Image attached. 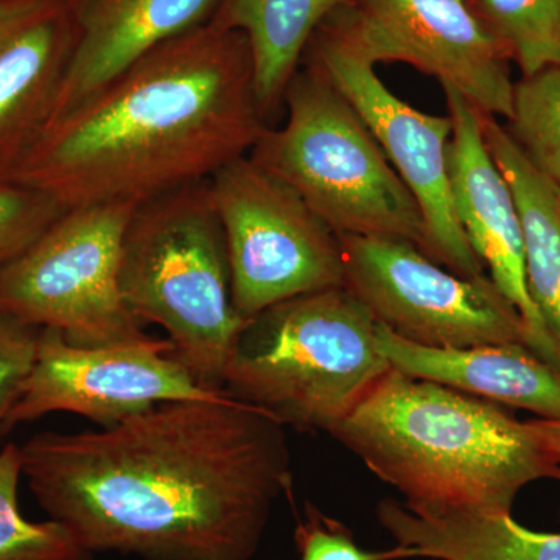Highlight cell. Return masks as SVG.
<instances>
[{
    "label": "cell",
    "mask_w": 560,
    "mask_h": 560,
    "mask_svg": "<svg viewBox=\"0 0 560 560\" xmlns=\"http://www.w3.org/2000/svg\"><path fill=\"white\" fill-rule=\"evenodd\" d=\"M66 3L75 38L50 124L151 50L208 24L221 0H66Z\"/></svg>",
    "instance_id": "obj_15"
},
{
    "label": "cell",
    "mask_w": 560,
    "mask_h": 560,
    "mask_svg": "<svg viewBox=\"0 0 560 560\" xmlns=\"http://www.w3.org/2000/svg\"><path fill=\"white\" fill-rule=\"evenodd\" d=\"M348 98L394 171L418 201L427 230L425 256L460 278L485 276L471 250L455 208L448 183L447 149L452 120L420 113L383 84L375 66L359 57L326 24L313 33L304 55Z\"/></svg>",
    "instance_id": "obj_12"
},
{
    "label": "cell",
    "mask_w": 560,
    "mask_h": 560,
    "mask_svg": "<svg viewBox=\"0 0 560 560\" xmlns=\"http://www.w3.org/2000/svg\"><path fill=\"white\" fill-rule=\"evenodd\" d=\"M120 293L140 320L161 326L176 360L206 388L224 371L248 320L235 311L226 238L209 179L140 202L121 245Z\"/></svg>",
    "instance_id": "obj_4"
},
{
    "label": "cell",
    "mask_w": 560,
    "mask_h": 560,
    "mask_svg": "<svg viewBox=\"0 0 560 560\" xmlns=\"http://www.w3.org/2000/svg\"><path fill=\"white\" fill-rule=\"evenodd\" d=\"M348 0H221L213 24L242 32L253 55L257 101L271 124L313 33Z\"/></svg>",
    "instance_id": "obj_19"
},
{
    "label": "cell",
    "mask_w": 560,
    "mask_h": 560,
    "mask_svg": "<svg viewBox=\"0 0 560 560\" xmlns=\"http://www.w3.org/2000/svg\"><path fill=\"white\" fill-rule=\"evenodd\" d=\"M377 345L394 371L469 396L560 420V371L525 345L427 348L377 323Z\"/></svg>",
    "instance_id": "obj_16"
},
{
    "label": "cell",
    "mask_w": 560,
    "mask_h": 560,
    "mask_svg": "<svg viewBox=\"0 0 560 560\" xmlns=\"http://www.w3.org/2000/svg\"><path fill=\"white\" fill-rule=\"evenodd\" d=\"M300 560H404L410 559L401 547L388 551H368L357 544L352 530L337 518L323 514L312 503H305L304 517L294 529Z\"/></svg>",
    "instance_id": "obj_24"
},
{
    "label": "cell",
    "mask_w": 560,
    "mask_h": 560,
    "mask_svg": "<svg viewBox=\"0 0 560 560\" xmlns=\"http://www.w3.org/2000/svg\"><path fill=\"white\" fill-rule=\"evenodd\" d=\"M375 515L410 559L560 560V533L526 528L512 515L420 511L394 499H383Z\"/></svg>",
    "instance_id": "obj_17"
},
{
    "label": "cell",
    "mask_w": 560,
    "mask_h": 560,
    "mask_svg": "<svg viewBox=\"0 0 560 560\" xmlns=\"http://www.w3.org/2000/svg\"><path fill=\"white\" fill-rule=\"evenodd\" d=\"M389 371L377 320L340 287L280 302L248 320L223 390L282 425L329 434Z\"/></svg>",
    "instance_id": "obj_5"
},
{
    "label": "cell",
    "mask_w": 560,
    "mask_h": 560,
    "mask_svg": "<svg viewBox=\"0 0 560 560\" xmlns=\"http://www.w3.org/2000/svg\"><path fill=\"white\" fill-rule=\"evenodd\" d=\"M39 327L0 312V433L35 361Z\"/></svg>",
    "instance_id": "obj_25"
},
{
    "label": "cell",
    "mask_w": 560,
    "mask_h": 560,
    "mask_svg": "<svg viewBox=\"0 0 560 560\" xmlns=\"http://www.w3.org/2000/svg\"><path fill=\"white\" fill-rule=\"evenodd\" d=\"M209 187L226 238L232 300L243 319L345 287L340 235L285 183L243 156L213 173Z\"/></svg>",
    "instance_id": "obj_8"
},
{
    "label": "cell",
    "mask_w": 560,
    "mask_h": 560,
    "mask_svg": "<svg viewBox=\"0 0 560 560\" xmlns=\"http://www.w3.org/2000/svg\"><path fill=\"white\" fill-rule=\"evenodd\" d=\"M230 394L206 388L176 360L168 340L77 346L61 331L40 329L35 361L2 433L50 412H73L110 427L173 401H217Z\"/></svg>",
    "instance_id": "obj_10"
},
{
    "label": "cell",
    "mask_w": 560,
    "mask_h": 560,
    "mask_svg": "<svg viewBox=\"0 0 560 560\" xmlns=\"http://www.w3.org/2000/svg\"><path fill=\"white\" fill-rule=\"evenodd\" d=\"M480 120L486 145L517 201L530 300L560 355V189L526 161L497 117L480 113Z\"/></svg>",
    "instance_id": "obj_18"
},
{
    "label": "cell",
    "mask_w": 560,
    "mask_h": 560,
    "mask_svg": "<svg viewBox=\"0 0 560 560\" xmlns=\"http://www.w3.org/2000/svg\"><path fill=\"white\" fill-rule=\"evenodd\" d=\"M533 423L536 425V429L544 434L545 440L548 441L552 452L556 453V456H558L560 460V420L536 419L533 420Z\"/></svg>",
    "instance_id": "obj_26"
},
{
    "label": "cell",
    "mask_w": 560,
    "mask_h": 560,
    "mask_svg": "<svg viewBox=\"0 0 560 560\" xmlns=\"http://www.w3.org/2000/svg\"><path fill=\"white\" fill-rule=\"evenodd\" d=\"M73 38L66 0H0V178L49 127Z\"/></svg>",
    "instance_id": "obj_14"
},
{
    "label": "cell",
    "mask_w": 560,
    "mask_h": 560,
    "mask_svg": "<svg viewBox=\"0 0 560 560\" xmlns=\"http://www.w3.org/2000/svg\"><path fill=\"white\" fill-rule=\"evenodd\" d=\"M340 242L346 289L404 340L427 348L528 346L525 320L488 275L460 278L410 242L360 235Z\"/></svg>",
    "instance_id": "obj_9"
},
{
    "label": "cell",
    "mask_w": 560,
    "mask_h": 560,
    "mask_svg": "<svg viewBox=\"0 0 560 560\" xmlns=\"http://www.w3.org/2000/svg\"><path fill=\"white\" fill-rule=\"evenodd\" d=\"M329 434L412 510L512 515L530 482L560 481L533 420L393 368Z\"/></svg>",
    "instance_id": "obj_3"
},
{
    "label": "cell",
    "mask_w": 560,
    "mask_h": 560,
    "mask_svg": "<svg viewBox=\"0 0 560 560\" xmlns=\"http://www.w3.org/2000/svg\"><path fill=\"white\" fill-rule=\"evenodd\" d=\"M135 202L72 208L0 272V312L77 346L149 337L120 293L121 245Z\"/></svg>",
    "instance_id": "obj_7"
},
{
    "label": "cell",
    "mask_w": 560,
    "mask_h": 560,
    "mask_svg": "<svg viewBox=\"0 0 560 560\" xmlns=\"http://www.w3.org/2000/svg\"><path fill=\"white\" fill-rule=\"evenodd\" d=\"M442 90L452 120L448 183L460 228L489 278L525 320L529 349L560 371L559 352L529 296L517 201L486 145L480 110L455 88L442 84Z\"/></svg>",
    "instance_id": "obj_13"
},
{
    "label": "cell",
    "mask_w": 560,
    "mask_h": 560,
    "mask_svg": "<svg viewBox=\"0 0 560 560\" xmlns=\"http://www.w3.org/2000/svg\"><path fill=\"white\" fill-rule=\"evenodd\" d=\"M526 161L560 189V68H545L514 83L504 127Z\"/></svg>",
    "instance_id": "obj_21"
},
{
    "label": "cell",
    "mask_w": 560,
    "mask_h": 560,
    "mask_svg": "<svg viewBox=\"0 0 560 560\" xmlns=\"http://www.w3.org/2000/svg\"><path fill=\"white\" fill-rule=\"evenodd\" d=\"M522 77L560 68V0H466Z\"/></svg>",
    "instance_id": "obj_20"
},
{
    "label": "cell",
    "mask_w": 560,
    "mask_h": 560,
    "mask_svg": "<svg viewBox=\"0 0 560 560\" xmlns=\"http://www.w3.org/2000/svg\"><path fill=\"white\" fill-rule=\"evenodd\" d=\"M324 24L372 66L407 62L480 113L510 119V58L466 0H348Z\"/></svg>",
    "instance_id": "obj_11"
},
{
    "label": "cell",
    "mask_w": 560,
    "mask_h": 560,
    "mask_svg": "<svg viewBox=\"0 0 560 560\" xmlns=\"http://www.w3.org/2000/svg\"><path fill=\"white\" fill-rule=\"evenodd\" d=\"M302 61L283 98L285 125L268 128L248 156L340 237L394 238L425 254V221L415 195L348 98L315 62Z\"/></svg>",
    "instance_id": "obj_6"
},
{
    "label": "cell",
    "mask_w": 560,
    "mask_h": 560,
    "mask_svg": "<svg viewBox=\"0 0 560 560\" xmlns=\"http://www.w3.org/2000/svg\"><path fill=\"white\" fill-rule=\"evenodd\" d=\"M268 128L248 39L210 21L51 121L9 179L66 209L140 205L248 156Z\"/></svg>",
    "instance_id": "obj_2"
},
{
    "label": "cell",
    "mask_w": 560,
    "mask_h": 560,
    "mask_svg": "<svg viewBox=\"0 0 560 560\" xmlns=\"http://www.w3.org/2000/svg\"><path fill=\"white\" fill-rule=\"evenodd\" d=\"M21 477V447L10 442L0 451V560H92L94 555L61 523H35L22 515Z\"/></svg>",
    "instance_id": "obj_22"
},
{
    "label": "cell",
    "mask_w": 560,
    "mask_h": 560,
    "mask_svg": "<svg viewBox=\"0 0 560 560\" xmlns=\"http://www.w3.org/2000/svg\"><path fill=\"white\" fill-rule=\"evenodd\" d=\"M21 459L39 506L88 551L143 560H253L293 486L285 425L231 396L44 431Z\"/></svg>",
    "instance_id": "obj_1"
},
{
    "label": "cell",
    "mask_w": 560,
    "mask_h": 560,
    "mask_svg": "<svg viewBox=\"0 0 560 560\" xmlns=\"http://www.w3.org/2000/svg\"><path fill=\"white\" fill-rule=\"evenodd\" d=\"M50 195L0 178V272L66 212Z\"/></svg>",
    "instance_id": "obj_23"
}]
</instances>
